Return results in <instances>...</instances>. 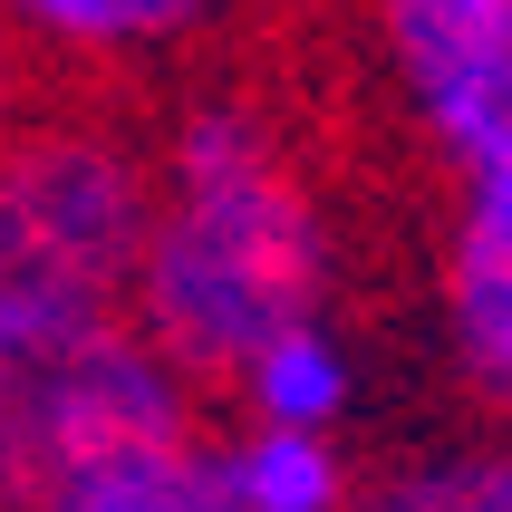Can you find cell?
Segmentation results:
<instances>
[{"instance_id": "obj_1", "label": "cell", "mask_w": 512, "mask_h": 512, "mask_svg": "<svg viewBox=\"0 0 512 512\" xmlns=\"http://www.w3.org/2000/svg\"><path fill=\"white\" fill-rule=\"evenodd\" d=\"M155 213L126 271V329L184 397H223L242 358L339 300V203L271 87H184L145 136Z\"/></svg>"}, {"instance_id": "obj_2", "label": "cell", "mask_w": 512, "mask_h": 512, "mask_svg": "<svg viewBox=\"0 0 512 512\" xmlns=\"http://www.w3.org/2000/svg\"><path fill=\"white\" fill-rule=\"evenodd\" d=\"M145 213H155L145 126L87 97L68 107L39 97V116L0 145V329L126 319Z\"/></svg>"}, {"instance_id": "obj_3", "label": "cell", "mask_w": 512, "mask_h": 512, "mask_svg": "<svg viewBox=\"0 0 512 512\" xmlns=\"http://www.w3.org/2000/svg\"><path fill=\"white\" fill-rule=\"evenodd\" d=\"M194 426V397L155 368L126 319L87 329H0V493L39 512L68 474Z\"/></svg>"}, {"instance_id": "obj_4", "label": "cell", "mask_w": 512, "mask_h": 512, "mask_svg": "<svg viewBox=\"0 0 512 512\" xmlns=\"http://www.w3.org/2000/svg\"><path fill=\"white\" fill-rule=\"evenodd\" d=\"M368 68L426 155H474L512 126V0H358Z\"/></svg>"}, {"instance_id": "obj_5", "label": "cell", "mask_w": 512, "mask_h": 512, "mask_svg": "<svg viewBox=\"0 0 512 512\" xmlns=\"http://www.w3.org/2000/svg\"><path fill=\"white\" fill-rule=\"evenodd\" d=\"M435 329L464 397L512 426V126L455 155L435 232Z\"/></svg>"}, {"instance_id": "obj_6", "label": "cell", "mask_w": 512, "mask_h": 512, "mask_svg": "<svg viewBox=\"0 0 512 512\" xmlns=\"http://www.w3.org/2000/svg\"><path fill=\"white\" fill-rule=\"evenodd\" d=\"M242 20V0H0V39L29 68H78V78H136L213 49Z\"/></svg>"}, {"instance_id": "obj_7", "label": "cell", "mask_w": 512, "mask_h": 512, "mask_svg": "<svg viewBox=\"0 0 512 512\" xmlns=\"http://www.w3.org/2000/svg\"><path fill=\"white\" fill-rule=\"evenodd\" d=\"M232 397V426H290V435H339L348 445V416L368 406V358L339 319H290L242 358V377L223 387Z\"/></svg>"}, {"instance_id": "obj_8", "label": "cell", "mask_w": 512, "mask_h": 512, "mask_svg": "<svg viewBox=\"0 0 512 512\" xmlns=\"http://www.w3.org/2000/svg\"><path fill=\"white\" fill-rule=\"evenodd\" d=\"M213 474L232 512H358V455L339 435H290V426H232L213 435Z\"/></svg>"}, {"instance_id": "obj_9", "label": "cell", "mask_w": 512, "mask_h": 512, "mask_svg": "<svg viewBox=\"0 0 512 512\" xmlns=\"http://www.w3.org/2000/svg\"><path fill=\"white\" fill-rule=\"evenodd\" d=\"M39 512H232V493H223V474H213V435L174 426V435H155V445H126V455L68 474Z\"/></svg>"}, {"instance_id": "obj_10", "label": "cell", "mask_w": 512, "mask_h": 512, "mask_svg": "<svg viewBox=\"0 0 512 512\" xmlns=\"http://www.w3.org/2000/svg\"><path fill=\"white\" fill-rule=\"evenodd\" d=\"M358 512H512V426L455 435L358 484Z\"/></svg>"}, {"instance_id": "obj_11", "label": "cell", "mask_w": 512, "mask_h": 512, "mask_svg": "<svg viewBox=\"0 0 512 512\" xmlns=\"http://www.w3.org/2000/svg\"><path fill=\"white\" fill-rule=\"evenodd\" d=\"M29 116H39V68H29V58L10 49V39H0V145L20 136Z\"/></svg>"}, {"instance_id": "obj_12", "label": "cell", "mask_w": 512, "mask_h": 512, "mask_svg": "<svg viewBox=\"0 0 512 512\" xmlns=\"http://www.w3.org/2000/svg\"><path fill=\"white\" fill-rule=\"evenodd\" d=\"M0 512H20V503H10V493H0Z\"/></svg>"}]
</instances>
